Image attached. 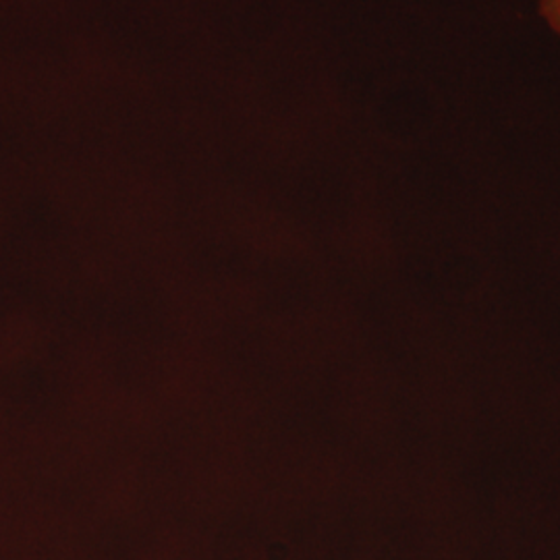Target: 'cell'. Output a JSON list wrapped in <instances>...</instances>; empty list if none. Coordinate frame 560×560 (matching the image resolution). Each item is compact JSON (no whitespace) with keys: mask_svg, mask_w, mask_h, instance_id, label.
<instances>
[{"mask_svg":"<svg viewBox=\"0 0 560 560\" xmlns=\"http://www.w3.org/2000/svg\"><path fill=\"white\" fill-rule=\"evenodd\" d=\"M540 15L560 36V0H540Z\"/></svg>","mask_w":560,"mask_h":560,"instance_id":"1","label":"cell"}]
</instances>
